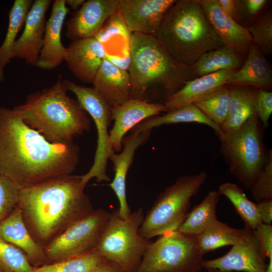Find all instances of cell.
<instances>
[{
    "label": "cell",
    "instance_id": "277c9868",
    "mask_svg": "<svg viewBox=\"0 0 272 272\" xmlns=\"http://www.w3.org/2000/svg\"><path fill=\"white\" fill-rule=\"evenodd\" d=\"M62 80L28 95L14 108L25 123L52 143H68L91 129V120L77 100L67 95Z\"/></svg>",
    "mask_w": 272,
    "mask_h": 272
},
{
    "label": "cell",
    "instance_id": "ee69618b",
    "mask_svg": "<svg viewBox=\"0 0 272 272\" xmlns=\"http://www.w3.org/2000/svg\"><path fill=\"white\" fill-rule=\"evenodd\" d=\"M105 58L118 67L127 71L130 61L129 55L125 57H120L106 53Z\"/></svg>",
    "mask_w": 272,
    "mask_h": 272
},
{
    "label": "cell",
    "instance_id": "f546056e",
    "mask_svg": "<svg viewBox=\"0 0 272 272\" xmlns=\"http://www.w3.org/2000/svg\"><path fill=\"white\" fill-rule=\"evenodd\" d=\"M33 0H15L9 13V25L4 40L0 46V83L4 79V70L10 61V54L16 36L24 26Z\"/></svg>",
    "mask_w": 272,
    "mask_h": 272
},
{
    "label": "cell",
    "instance_id": "83f0119b",
    "mask_svg": "<svg viewBox=\"0 0 272 272\" xmlns=\"http://www.w3.org/2000/svg\"><path fill=\"white\" fill-rule=\"evenodd\" d=\"M242 56L233 49L223 45L201 55L192 66L196 78L223 70H234L243 64Z\"/></svg>",
    "mask_w": 272,
    "mask_h": 272
},
{
    "label": "cell",
    "instance_id": "e0dca14e",
    "mask_svg": "<svg viewBox=\"0 0 272 272\" xmlns=\"http://www.w3.org/2000/svg\"><path fill=\"white\" fill-rule=\"evenodd\" d=\"M120 0H88L66 22L65 36L72 41L95 37L118 10Z\"/></svg>",
    "mask_w": 272,
    "mask_h": 272
},
{
    "label": "cell",
    "instance_id": "d6a6232c",
    "mask_svg": "<svg viewBox=\"0 0 272 272\" xmlns=\"http://www.w3.org/2000/svg\"><path fill=\"white\" fill-rule=\"evenodd\" d=\"M107 260L93 250L53 263L33 266L31 272H89Z\"/></svg>",
    "mask_w": 272,
    "mask_h": 272
},
{
    "label": "cell",
    "instance_id": "c3c4849f",
    "mask_svg": "<svg viewBox=\"0 0 272 272\" xmlns=\"http://www.w3.org/2000/svg\"><path fill=\"white\" fill-rule=\"evenodd\" d=\"M0 272H2V271L1 270V269H0Z\"/></svg>",
    "mask_w": 272,
    "mask_h": 272
},
{
    "label": "cell",
    "instance_id": "7402d4cb",
    "mask_svg": "<svg viewBox=\"0 0 272 272\" xmlns=\"http://www.w3.org/2000/svg\"><path fill=\"white\" fill-rule=\"evenodd\" d=\"M0 238L20 249L34 267L45 264L43 248L31 236L18 206L0 222Z\"/></svg>",
    "mask_w": 272,
    "mask_h": 272
},
{
    "label": "cell",
    "instance_id": "f1b7e54d",
    "mask_svg": "<svg viewBox=\"0 0 272 272\" xmlns=\"http://www.w3.org/2000/svg\"><path fill=\"white\" fill-rule=\"evenodd\" d=\"M220 196L218 191H210L202 200L189 212L178 230L194 237L201 233L217 219L216 210Z\"/></svg>",
    "mask_w": 272,
    "mask_h": 272
},
{
    "label": "cell",
    "instance_id": "ac0fdd59",
    "mask_svg": "<svg viewBox=\"0 0 272 272\" xmlns=\"http://www.w3.org/2000/svg\"><path fill=\"white\" fill-rule=\"evenodd\" d=\"M104 45L95 37L72 41L63 58L73 75L84 83H92L94 77L105 59Z\"/></svg>",
    "mask_w": 272,
    "mask_h": 272
},
{
    "label": "cell",
    "instance_id": "836d02e7",
    "mask_svg": "<svg viewBox=\"0 0 272 272\" xmlns=\"http://www.w3.org/2000/svg\"><path fill=\"white\" fill-rule=\"evenodd\" d=\"M33 267L20 249L0 238V269L2 272H31Z\"/></svg>",
    "mask_w": 272,
    "mask_h": 272
},
{
    "label": "cell",
    "instance_id": "4dcf8cb0",
    "mask_svg": "<svg viewBox=\"0 0 272 272\" xmlns=\"http://www.w3.org/2000/svg\"><path fill=\"white\" fill-rule=\"evenodd\" d=\"M218 192L233 204L246 227L254 230L261 224L257 203L250 200L237 185L229 182L223 183L219 186Z\"/></svg>",
    "mask_w": 272,
    "mask_h": 272
},
{
    "label": "cell",
    "instance_id": "9c48e42d",
    "mask_svg": "<svg viewBox=\"0 0 272 272\" xmlns=\"http://www.w3.org/2000/svg\"><path fill=\"white\" fill-rule=\"evenodd\" d=\"M203 256L196 237L171 231L151 242L135 272H198Z\"/></svg>",
    "mask_w": 272,
    "mask_h": 272
},
{
    "label": "cell",
    "instance_id": "7c38bea8",
    "mask_svg": "<svg viewBox=\"0 0 272 272\" xmlns=\"http://www.w3.org/2000/svg\"><path fill=\"white\" fill-rule=\"evenodd\" d=\"M176 0H120L118 11L132 33L155 35Z\"/></svg>",
    "mask_w": 272,
    "mask_h": 272
},
{
    "label": "cell",
    "instance_id": "3957f363",
    "mask_svg": "<svg viewBox=\"0 0 272 272\" xmlns=\"http://www.w3.org/2000/svg\"><path fill=\"white\" fill-rule=\"evenodd\" d=\"M127 72L131 98L163 104L196 77L192 66L173 59L154 35L132 33Z\"/></svg>",
    "mask_w": 272,
    "mask_h": 272
},
{
    "label": "cell",
    "instance_id": "f35d334b",
    "mask_svg": "<svg viewBox=\"0 0 272 272\" xmlns=\"http://www.w3.org/2000/svg\"><path fill=\"white\" fill-rule=\"evenodd\" d=\"M253 105L255 113L261 124L265 127H267L272 113V92L262 88H256L253 97Z\"/></svg>",
    "mask_w": 272,
    "mask_h": 272
},
{
    "label": "cell",
    "instance_id": "52a82bcc",
    "mask_svg": "<svg viewBox=\"0 0 272 272\" xmlns=\"http://www.w3.org/2000/svg\"><path fill=\"white\" fill-rule=\"evenodd\" d=\"M262 124L256 114L235 132L220 138V152L230 173L249 189L266 160Z\"/></svg>",
    "mask_w": 272,
    "mask_h": 272
},
{
    "label": "cell",
    "instance_id": "484cf974",
    "mask_svg": "<svg viewBox=\"0 0 272 272\" xmlns=\"http://www.w3.org/2000/svg\"><path fill=\"white\" fill-rule=\"evenodd\" d=\"M256 88L245 86H230L231 101L229 111L225 122L221 126L224 134L238 130L250 117L256 114L253 105Z\"/></svg>",
    "mask_w": 272,
    "mask_h": 272
},
{
    "label": "cell",
    "instance_id": "6da1fadb",
    "mask_svg": "<svg viewBox=\"0 0 272 272\" xmlns=\"http://www.w3.org/2000/svg\"><path fill=\"white\" fill-rule=\"evenodd\" d=\"M80 160L74 142L52 143L13 109L0 107V175L21 188L71 175Z\"/></svg>",
    "mask_w": 272,
    "mask_h": 272
},
{
    "label": "cell",
    "instance_id": "4fadbf2b",
    "mask_svg": "<svg viewBox=\"0 0 272 272\" xmlns=\"http://www.w3.org/2000/svg\"><path fill=\"white\" fill-rule=\"evenodd\" d=\"M152 131V129L141 132L130 130L129 134H126L122 140L121 151L119 153L112 151L109 155L108 160L112 163L114 173V178L109 186L118 198L119 215L124 219L131 214L126 194V176L132 164L136 151L148 141Z\"/></svg>",
    "mask_w": 272,
    "mask_h": 272
},
{
    "label": "cell",
    "instance_id": "74e56055",
    "mask_svg": "<svg viewBox=\"0 0 272 272\" xmlns=\"http://www.w3.org/2000/svg\"><path fill=\"white\" fill-rule=\"evenodd\" d=\"M131 34L117 10L107 20L95 37L105 45L116 35H120L130 41Z\"/></svg>",
    "mask_w": 272,
    "mask_h": 272
},
{
    "label": "cell",
    "instance_id": "44dd1931",
    "mask_svg": "<svg viewBox=\"0 0 272 272\" xmlns=\"http://www.w3.org/2000/svg\"><path fill=\"white\" fill-rule=\"evenodd\" d=\"M92 84L111 107L121 105L131 98L130 80L127 71L118 67L106 58Z\"/></svg>",
    "mask_w": 272,
    "mask_h": 272
},
{
    "label": "cell",
    "instance_id": "ba28073f",
    "mask_svg": "<svg viewBox=\"0 0 272 272\" xmlns=\"http://www.w3.org/2000/svg\"><path fill=\"white\" fill-rule=\"evenodd\" d=\"M144 218L142 208L131 213L125 219L120 217L118 209L114 210L110 214L95 250L118 264L123 272H135L151 242L139 234Z\"/></svg>",
    "mask_w": 272,
    "mask_h": 272
},
{
    "label": "cell",
    "instance_id": "7a4b0ae2",
    "mask_svg": "<svg viewBox=\"0 0 272 272\" xmlns=\"http://www.w3.org/2000/svg\"><path fill=\"white\" fill-rule=\"evenodd\" d=\"M80 176L69 175L21 188L18 207L34 240L42 248L94 210Z\"/></svg>",
    "mask_w": 272,
    "mask_h": 272
},
{
    "label": "cell",
    "instance_id": "b9f144b4",
    "mask_svg": "<svg viewBox=\"0 0 272 272\" xmlns=\"http://www.w3.org/2000/svg\"><path fill=\"white\" fill-rule=\"evenodd\" d=\"M257 210L261 223L271 225L272 222V199L258 202Z\"/></svg>",
    "mask_w": 272,
    "mask_h": 272
},
{
    "label": "cell",
    "instance_id": "60d3db41",
    "mask_svg": "<svg viewBox=\"0 0 272 272\" xmlns=\"http://www.w3.org/2000/svg\"><path fill=\"white\" fill-rule=\"evenodd\" d=\"M267 2L265 0L239 1V17L242 15L249 18L254 17L261 11Z\"/></svg>",
    "mask_w": 272,
    "mask_h": 272
},
{
    "label": "cell",
    "instance_id": "2e32d148",
    "mask_svg": "<svg viewBox=\"0 0 272 272\" xmlns=\"http://www.w3.org/2000/svg\"><path fill=\"white\" fill-rule=\"evenodd\" d=\"M167 112L164 104L150 103L131 98L125 103L112 107L114 124L109 131V144L116 153L122 148V142L126 133L144 120Z\"/></svg>",
    "mask_w": 272,
    "mask_h": 272
},
{
    "label": "cell",
    "instance_id": "cb8c5ba5",
    "mask_svg": "<svg viewBox=\"0 0 272 272\" xmlns=\"http://www.w3.org/2000/svg\"><path fill=\"white\" fill-rule=\"evenodd\" d=\"M272 83V72L264 55L252 43L241 68L228 81L231 86H245L256 88H269Z\"/></svg>",
    "mask_w": 272,
    "mask_h": 272
},
{
    "label": "cell",
    "instance_id": "ab89813d",
    "mask_svg": "<svg viewBox=\"0 0 272 272\" xmlns=\"http://www.w3.org/2000/svg\"><path fill=\"white\" fill-rule=\"evenodd\" d=\"M254 233L258 240L259 252L265 259L272 255V226L260 224Z\"/></svg>",
    "mask_w": 272,
    "mask_h": 272
},
{
    "label": "cell",
    "instance_id": "8992f818",
    "mask_svg": "<svg viewBox=\"0 0 272 272\" xmlns=\"http://www.w3.org/2000/svg\"><path fill=\"white\" fill-rule=\"evenodd\" d=\"M208 177L206 171L179 176L159 194L144 217L139 234L148 240L177 230L185 219L191 198L200 190Z\"/></svg>",
    "mask_w": 272,
    "mask_h": 272
},
{
    "label": "cell",
    "instance_id": "9a60e30c",
    "mask_svg": "<svg viewBox=\"0 0 272 272\" xmlns=\"http://www.w3.org/2000/svg\"><path fill=\"white\" fill-rule=\"evenodd\" d=\"M246 228V234L241 241L232 245L231 249L221 257L203 260L202 267L231 271L265 272L267 264L259 252L258 240L253 230Z\"/></svg>",
    "mask_w": 272,
    "mask_h": 272
},
{
    "label": "cell",
    "instance_id": "7bdbcfd3",
    "mask_svg": "<svg viewBox=\"0 0 272 272\" xmlns=\"http://www.w3.org/2000/svg\"><path fill=\"white\" fill-rule=\"evenodd\" d=\"M218 1L223 11L227 16L236 21V19L239 18V1L218 0Z\"/></svg>",
    "mask_w": 272,
    "mask_h": 272
},
{
    "label": "cell",
    "instance_id": "8d00e7d4",
    "mask_svg": "<svg viewBox=\"0 0 272 272\" xmlns=\"http://www.w3.org/2000/svg\"><path fill=\"white\" fill-rule=\"evenodd\" d=\"M20 189L9 178L0 175V222L17 206Z\"/></svg>",
    "mask_w": 272,
    "mask_h": 272
},
{
    "label": "cell",
    "instance_id": "8fae6325",
    "mask_svg": "<svg viewBox=\"0 0 272 272\" xmlns=\"http://www.w3.org/2000/svg\"><path fill=\"white\" fill-rule=\"evenodd\" d=\"M110 214L103 209H94L43 247L45 264L95 250Z\"/></svg>",
    "mask_w": 272,
    "mask_h": 272
},
{
    "label": "cell",
    "instance_id": "d590c367",
    "mask_svg": "<svg viewBox=\"0 0 272 272\" xmlns=\"http://www.w3.org/2000/svg\"><path fill=\"white\" fill-rule=\"evenodd\" d=\"M253 198L258 202L272 199V151L268 149L265 164L249 189Z\"/></svg>",
    "mask_w": 272,
    "mask_h": 272
},
{
    "label": "cell",
    "instance_id": "5bb4252c",
    "mask_svg": "<svg viewBox=\"0 0 272 272\" xmlns=\"http://www.w3.org/2000/svg\"><path fill=\"white\" fill-rule=\"evenodd\" d=\"M51 2V0L33 2L26 17L23 33L12 47L11 59L18 58L36 66L43 45L45 14Z\"/></svg>",
    "mask_w": 272,
    "mask_h": 272
},
{
    "label": "cell",
    "instance_id": "e575fe53",
    "mask_svg": "<svg viewBox=\"0 0 272 272\" xmlns=\"http://www.w3.org/2000/svg\"><path fill=\"white\" fill-rule=\"evenodd\" d=\"M248 30L252 43L263 54L272 52V15L268 12L259 18Z\"/></svg>",
    "mask_w": 272,
    "mask_h": 272
},
{
    "label": "cell",
    "instance_id": "f6af8a7d",
    "mask_svg": "<svg viewBox=\"0 0 272 272\" xmlns=\"http://www.w3.org/2000/svg\"><path fill=\"white\" fill-rule=\"evenodd\" d=\"M89 272H123L121 268L116 263L106 261L104 263Z\"/></svg>",
    "mask_w": 272,
    "mask_h": 272
},
{
    "label": "cell",
    "instance_id": "7dc6e473",
    "mask_svg": "<svg viewBox=\"0 0 272 272\" xmlns=\"http://www.w3.org/2000/svg\"><path fill=\"white\" fill-rule=\"evenodd\" d=\"M205 272H233V271L223 270H220V269H218L216 268H211V269H208Z\"/></svg>",
    "mask_w": 272,
    "mask_h": 272
},
{
    "label": "cell",
    "instance_id": "30bf717a",
    "mask_svg": "<svg viewBox=\"0 0 272 272\" xmlns=\"http://www.w3.org/2000/svg\"><path fill=\"white\" fill-rule=\"evenodd\" d=\"M66 89L74 93L82 107L93 119L97 131V148L94 162L90 170L80 176L81 183L86 186L92 178L97 182L109 181L106 173L109 155L112 151L109 144L108 128L112 119V107L93 87L80 85L74 82L62 80Z\"/></svg>",
    "mask_w": 272,
    "mask_h": 272
},
{
    "label": "cell",
    "instance_id": "d4e9b609",
    "mask_svg": "<svg viewBox=\"0 0 272 272\" xmlns=\"http://www.w3.org/2000/svg\"><path fill=\"white\" fill-rule=\"evenodd\" d=\"M190 122H197L209 126L215 131L219 139L224 135L221 127L209 118L193 104L181 106L162 115L148 118L131 129L141 132L163 125Z\"/></svg>",
    "mask_w": 272,
    "mask_h": 272
},
{
    "label": "cell",
    "instance_id": "1f68e13d",
    "mask_svg": "<svg viewBox=\"0 0 272 272\" xmlns=\"http://www.w3.org/2000/svg\"><path fill=\"white\" fill-rule=\"evenodd\" d=\"M230 101V86L225 85L202 97L193 104L221 127L227 118Z\"/></svg>",
    "mask_w": 272,
    "mask_h": 272
},
{
    "label": "cell",
    "instance_id": "ffe728a7",
    "mask_svg": "<svg viewBox=\"0 0 272 272\" xmlns=\"http://www.w3.org/2000/svg\"><path fill=\"white\" fill-rule=\"evenodd\" d=\"M69 11L65 0H55L53 2L50 16L46 23L43 45L36 66L52 70L63 61L66 47L61 42L60 34Z\"/></svg>",
    "mask_w": 272,
    "mask_h": 272
},
{
    "label": "cell",
    "instance_id": "d6986e66",
    "mask_svg": "<svg viewBox=\"0 0 272 272\" xmlns=\"http://www.w3.org/2000/svg\"><path fill=\"white\" fill-rule=\"evenodd\" d=\"M206 17L224 45L230 48L244 58L252 43L246 28L227 16L218 0H198Z\"/></svg>",
    "mask_w": 272,
    "mask_h": 272
},
{
    "label": "cell",
    "instance_id": "bcb514c9",
    "mask_svg": "<svg viewBox=\"0 0 272 272\" xmlns=\"http://www.w3.org/2000/svg\"><path fill=\"white\" fill-rule=\"evenodd\" d=\"M85 1V0H65V3L66 6L76 11L81 7Z\"/></svg>",
    "mask_w": 272,
    "mask_h": 272
},
{
    "label": "cell",
    "instance_id": "4316f807",
    "mask_svg": "<svg viewBox=\"0 0 272 272\" xmlns=\"http://www.w3.org/2000/svg\"><path fill=\"white\" fill-rule=\"evenodd\" d=\"M247 229L231 227L216 219L196 237L197 246L204 255L221 247L233 245L244 238Z\"/></svg>",
    "mask_w": 272,
    "mask_h": 272
},
{
    "label": "cell",
    "instance_id": "603a6c76",
    "mask_svg": "<svg viewBox=\"0 0 272 272\" xmlns=\"http://www.w3.org/2000/svg\"><path fill=\"white\" fill-rule=\"evenodd\" d=\"M236 70H223L188 81L163 103L167 112L193 104L202 97L227 85Z\"/></svg>",
    "mask_w": 272,
    "mask_h": 272
},
{
    "label": "cell",
    "instance_id": "5b68a950",
    "mask_svg": "<svg viewBox=\"0 0 272 272\" xmlns=\"http://www.w3.org/2000/svg\"><path fill=\"white\" fill-rule=\"evenodd\" d=\"M154 36L173 59L190 66L203 53L224 45L198 0H176Z\"/></svg>",
    "mask_w": 272,
    "mask_h": 272
}]
</instances>
